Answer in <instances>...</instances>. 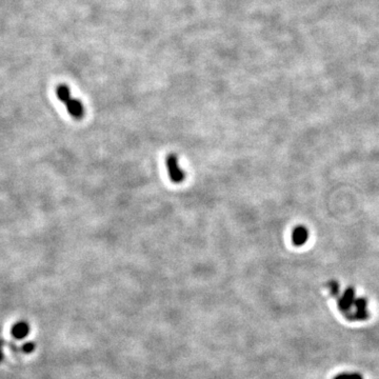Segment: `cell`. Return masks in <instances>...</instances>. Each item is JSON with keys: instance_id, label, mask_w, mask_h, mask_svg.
<instances>
[{"instance_id": "cell-4", "label": "cell", "mask_w": 379, "mask_h": 379, "mask_svg": "<svg viewBox=\"0 0 379 379\" xmlns=\"http://www.w3.org/2000/svg\"><path fill=\"white\" fill-rule=\"evenodd\" d=\"M308 231L307 229L302 225H299L297 226L293 230V233H292V241L293 244L297 247H300L302 245L306 244V241L308 240Z\"/></svg>"}, {"instance_id": "cell-9", "label": "cell", "mask_w": 379, "mask_h": 379, "mask_svg": "<svg viewBox=\"0 0 379 379\" xmlns=\"http://www.w3.org/2000/svg\"><path fill=\"white\" fill-rule=\"evenodd\" d=\"M35 349H36V344L35 342H32V341L26 342L24 346H22V351L27 354H31L32 352L35 351Z\"/></svg>"}, {"instance_id": "cell-8", "label": "cell", "mask_w": 379, "mask_h": 379, "mask_svg": "<svg viewBox=\"0 0 379 379\" xmlns=\"http://www.w3.org/2000/svg\"><path fill=\"white\" fill-rule=\"evenodd\" d=\"M334 379H363L358 373H342L334 377Z\"/></svg>"}, {"instance_id": "cell-7", "label": "cell", "mask_w": 379, "mask_h": 379, "mask_svg": "<svg viewBox=\"0 0 379 379\" xmlns=\"http://www.w3.org/2000/svg\"><path fill=\"white\" fill-rule=\"evenodd\" d=\"M56 96L62 103H64L66 100H68L72 97L70 89H68V87L65 86V85H60V86L57 87Z\"/></svg>"}, {"instance_id": "cell-10", "label": "cell", "mask_w": 379, "mask_h": 379, "mask_svg": "<svg viewBox=\"0 0 379 379\" xmlns=\"http://www.w3.org/2000/svg\"><path fill=\"white\" fill-rule=\"evenodd\" d=\"M329 285H330V289H331V291H332L333 294H334V295L338 294L339 286H338V283L336 281H331Z\"/></svg>"}, {"instance_id": "cell-6", "label": "cell", "mask_w": 379, "mask_h": 379, "mask_svg": "<svg viewBox=\"0 0 379 379\" xmlns=\"http://www.w3.org/2000/svg\"><path fill=\"white\" fill-rule=\"evenodd\" d=\"M30 333V326L26 321H19L12 328V335L16 339H24Z\"/></svg>"}, {"instance_id": "cell-3", "label": "cell", "mask_w": 379, "mask_h": 379, "mask_svg": "<svg viewBox=\"0 0 379 379\" xmlns=\"http://www.w3.org/2000/svg\"><path fill=\"white\" fill-rule=\"evenodd\" d=\"M355 290L353 288H349L344 291L343 295L339 298L338 307L341 311H349V310L354 306L355 302Z\"/></svg>"}, {"instance_id": "cell-1", "label": "cell", "mask_w": 379, "mask_h": 379, "mask_svg": "<svg viewBox=\"0 0 379 379\" xmlns=\"http://www.w3.org/2000/svg\"><path fill=\"white\" fill-rule=\"evenodd\" d=\"M166 165L168 169V173L170 175L171 180L173 182L179 183L185 180V172L182 171L178 164V158L176 155L171 154L166 159Z\"/></svg>"}, {"instance_id": "cell-11", "label": "cell", "mask_w": 379, "mask_h": 379, "mask_svg": "<svg viewBox=\"0 0 379 379\" xmlns=\"http://www.w3.org/2000/svg\"><path fill=\"white\" fill-rule=\"evenodd\" d=\"M4 344H5V341L3 339H0V362L4 360V351H3Z\"/></svg>"}, {"instance_id": "cell-2", "label": "cell", "mask_w": 379, "mask_h": 379, "mask_svg": "<svg viewBox=\"0 0 379 379\" xmlns=\"http://www.w3.org/2000/svg\"><path fill=\"white\" fill-rule=\"evenodd\" d=\"M64 105L66 107V111L74 119H82L84 117L85 108L80 100L71 97L64 102Z\"/></svg>"}, {"instance_id": "cell-5", "label": "cell", "mask_w": 379, "mask_h": 379, "mask_svg": "<svg viewBox=\"0 0 379 379\" xmlns=\"http://www.w3.org/2000/svg\"><path fill=\"white\" fill-rule=\"evenodd\" d=\"M355 307V318L359 320H365L369 316L367 313V302L364 298H358L354 302Z\"/></svg>"}]
</instances>
